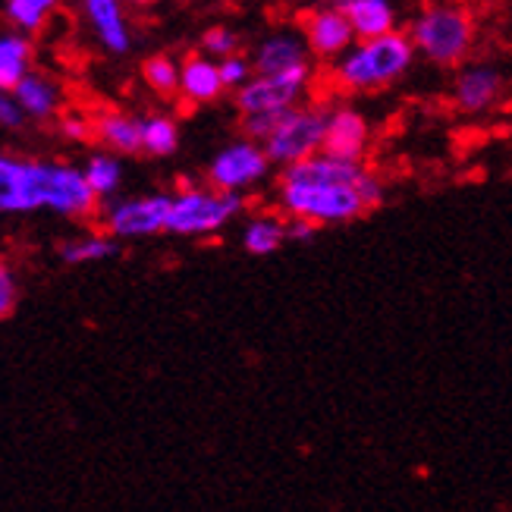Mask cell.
I'll return each instance as SVG.
<instances>
[{
  "label": "cell",
  "mask_w": 512,
  "mask_h": 512,
  "mask_svg": "<svg viewBox=\"0 0 512 512\" xmlns=\"http://www.w3.org/2000/svg\"><path fill=\"white\" fill-rule=\"evenodd\" d=\"M384 202V183L368 173L362 183H302L280 180V208L315 227L346 224Z\"/></svg>",
  "instance_id": "obj_1"
},
{
  "label": "cell",
  "mask_w": 512,
  "mask_h": 512,
  "mask_svg": "<svg viewBox=\"0 0 512 512\" xmlns=\"http://www.w3.org/2000/svg\"><path fill=\"white\" fill-rule=\"evenodd\" d=\"M415 60V44L403 32H390L381 38L355 41L352 48L333 63V79L349 92H377L393 85Z\"/></svg>",
  "instance_id": "obj_2"
},
{
  "label": "cell",
  "mask_w": 512,
  "mask_h": 512,
  "mask_svg": "<svg viewBox=\"0 0 512 512\" xmlns=\"http://www.w3.org/2000/svg\"><path fill=\"white\" fill-rule=\"evenodd\" d=\"M415 54L437 66H456L469 57L475 44V16L456 0H431L412 22Z\"/></svg>",
  "instance_id": "obj_3"
},
{
  "label": "cell",
  "mask_w": 512,
  "mask_h": 512,
  "mask_svg": "<svg viewBox=\"0 0 512 512\" xmlns=\"http://www.w3.org/2000/svg\"><path fill=\"white\" fill-rule=\"evenodd\" d=\"M311 85V70L286 73V76H255L236 92V110L242 120V136L252 142H264L277 123L299 107L302 95Z\"/></svg>",
  "instance_id": "obj_4"
},
{
  "label": "cell",
  "mask_w": 512,
  "mask_h": 512,
  "mask_svg": "<svg viewBox=\"0 0 512 512\" xmlns=\"http://www.w3.org/2000/svg\"><path fill=\"white\" fill-rule=\"evenodd\" d=\"M242 211L239 192H220L208 189H183L170 195V214H167V233L176 236H211L224 230L230 220Z\"/></svg>",
  "instance_id": "obj_5"
},
{
  "label": "cell",
  "mask_w": 512,
  "mask_h": 512,
  "mask_svg": "<svg viewBox=\"0 0 512 512\" xmlns=\"http://www.w3.org/2000/svg\"><path fill=\"white\" fill-rule=\"evenodd\" d=\"M35 205L60 217H88L98 208V195L85 180V170L63 161H35Z\"/></svg>",
  "instance_id": "obj_6"
},
{
  "label": "cell",
  "mask_w": 512,
  "mask_h": 512,
  "mask_svg": "<svg viewBox=\"0 0 512 512\" xmlns=\"http://www.w3.org/2000/svg\"><path fill=\"white\" fill-rule=\"evenodd\" d=\"M324 132H327V110L299 104L289 110L261 145L267 151V158H271V164H280L286 170L324 151Z\"/></svg>",
  "instance_id": "obj_7"
},
{
  "label": "cell",
  "mask_w": 512,
  "mask_h": 512,
  "mask_svg": "<svg viewBox=\"0 0 512 512\" xmlns=\"http://www.w3.org/2000/svg\"><path fill=\"white\" fill-rule=\"evenodd\" d=\"M267 170H271V158H267L264 145L239 139L214 154V161L208 164V183L220 192H246L264 180Z\"/></svg>",
  "instance_id": "obj_8"
},
{
  "label": "cell",
  "mask_w": 512,
  "mask_h": 512,
  "mask_svg": "<svg viewBox=\"0 0 512 512\" xmlns=\"http://www.w3.org/2000/svg\"><path fill=\"white\" fill-rule=\"evenodd\" d=\"M170 195H139L114 202L104 214V227L114 239H145L167 230Z\"/></svg>",
  "instance_id": "obj_9"
},
{
  "label": "cell",
  "mask_w": 512,
  "mask_h": 512,
  "mask_svg": "<svg viewBox=\"0 0 512 512\" xmlns=\"http://www.w3.org/2000/svg\"><path fill=\"white\" fill-rule=\"evenodd\" d=\"M302 38L308 44V51L321 60H340L359 41L352 32L349 16L337 7H321L315 13H308L302 22Z\"/></svg>",
  "instance_id": "obj_10"
},
{
  "label": "cell",
  "mask_w": 512,
  "mask_h": 512,
  "mask_svg": "<svg viewBox=\"0 0 512 512\" xmlns=\"http://www.w3.org/2000/svg\"><path fill=\"white\" fill-rule=\"evenodd\" d=\"M308 44L296 32H271L258 41L252 54L255 76H286V73H302L311 70L308 63Z\"/></svg>",
  "instance_id": "obj_11"
},
{
  "label": "cell",
  "mask_w": 512,
  "mask_h": 512,
  "mask_svg": "<svg viewBox=\"0 0 512 512\" xmlns=\"http://www.w3.org/2000/svg\"><path fill=\"white\" fill-rule=\"evenodd\" d=\"M82 13L98 44L114 57L129 54L132 48V29L123 10V0H82Z\"/></svg>",
  "instance_id": "obj_12"
},
{
  "label": "cell",
  "mask_w": 512,
  "mask_h": 512,
  "mask_svg": "<svg viewBox=\"0 0 512 512\" xmlns=\"http://www.w3.org/2000/svg\"><path fill=\"white\" fill-rule=\"evenodd\" d=\"M371 126L365 114L352 107H337L327 110V132H324V151L337 154L346 161H362V154L368 151Z\"/></svg>",
  "instance_id": "obj_13"
},
{
  "label": "cell",
  "mask_w": 512,
  "mask_h": 512,
  "mask_svg": "<svg viewBox=\"0 0 512 512\" xmlns=\"http://www.w3.org/2000/svg\"><path fill=\"white\" fill-rule=\"evenodd\" d=\"M35 205V161L0 151V214H32Z\"/></svg>",
  "instance_id": "obj_14"
},
{
  "label": "cell",
  "mask_w": 512,
  "mask_h": 512,
  "mask_svg": "<svg viewBox=\"0 0 512 512\" xmlns=\"http://www.w3.org/2000/svg\"><path fill=\"white\" fill-rule=\"evenodd\" d=\"M503 92V79L494 66L478 63V66H465L453 82V101L462 114H484L500 101Z\"/></svg>",
  "instance_id": "obj_15"
},
{
  "label": "cell",
  "mask_w": 512,
  "mask_h": 512,
  "mask_svg": "<svg viewBox=\"0 0 512 512\" xmlns=\"http://www.w3.org/2000/svg\"><path fill=\"white\" fill-rule=\"evenodd\" d=\"M224 79H220V66L217 60L205 54H192L183 60L180 70V95L189 98L192 104H211L224 95Z\"/></svg>",
  "instance_id": "obj_16"
},
{
  "label": "cell",
  "mask_w": 512,
  "mask_h": 512,
  "mask_svg": "<svg viewBox=\"0 0 512 512\" xmlns=\"http://www.w3.org/2000/svg\"><path fill=\"white\" fill-rule=\"evenodd\" d=\"M13 95L22 107V114H26L29 120H51L60 110V101H63L57 79L48 73H38V70H32L26 79H22L13 88Z\"/></svg>",
  "instance_id": "obj_17"
},
{
  "label": "cell",
  "mask_w": 512,
  "mask_h": 512,
  "mask_svg": "<svg viewBox=\"0 0 512 512\" xmlns=\"http://www.w3.org/2000/svg\"><path fill=\"white\" fill-rule=\"evenodd\" d=\"M95 136L110 154H139L142 151V117L110 110L95 120Z\"/></svg>",
  "instance_id": "obj_18"
},
{
  "label": "cell",
  "mask_w": 512,
  "mask_h": 512,
  "mask_svg": "<svg viewBox=\"0 0 512 512\" xmlns=\"http://www.w3.org/2000/svg\"><path fill=\"white\" fill-rule=\"evenodd\" d=\"M352 22V32L359 41L381 38L396 32V7L393 0H355L352 7L343 10Z\"/></svg>",
  "instance_id": "obj_19"
},
{
  "label": "cell",
  "mask_w": 512,
  "mask_h": 512,
  "mask_svg": "<svg viewBox=\"0 0 512 512\" xmlns=\"http://www.w3.org/2000/svg\"><path fill=\"white\" fill-rule=\"evenodd\" d=\"M32 73V41L16 29L0 32V88H13Z\"/></svg>",
  "instance_id": "obj_20"
},
{
  "label": "cell",
  "mask_w": 512,
  "mask_h": 512,
  "mask_svg": "<svg viewBox=\"0 0 512 512\" xmlns=\"http://www.w3.org/2000/svg\"><path fill=\"white\" fill-rule=\"evenodd\" d=\"M286 242V220L280 217H271V214H264V217H252L246 230H242V249H246L249 255H274L280 246Z\"/></svg>",
  "instance_id": "obj_21"
},
{
  "label": "cell",
  "mask_w": 512,
  "mask_h": 512,
  "mask_svg": "<svg viewBox=\"0 0 512 512\" xmlns=\"http://www.w3.org/2000/svg\"><path fill=\"white\" fill-rule=\"evenodd\" d=\"M117 255V239L110 233H85L76 239H66L60 246L63 264H95Z\"/></svg>",
  "instance_id": "obj_22"
},
{
  "label": "cell",
  "mask_w": 512,
  "mask_h": 512,
  "mask_svg": "<svg viewBox=\"0 0 512 512\" xmlns=\"http://www.w3.org/2000/svg\"><path fill=\"white\" fill-rule=\"evenodd\" d=\"M82 170H85L88 186H92V192L98 195V202H101V198L117 195V189L123 183V164H120L117 154L98 151V154H92V158L85 161Z\"/></svg>",
  "instance_id": "obj_23"
},
{
  "label": "cell",
  "mask_w": 512,
  "mask_h": 512,
  "mask_svg": "<svg viewBox=\"0 0 512 512\" xmlns=\"http://www.w3.org/2000/svg\"><path fill=\"white\" fill-rule=\"evenodd\" d=\"M180 148V126L173 117L151 114L142 117V151L154 154V158H170Z\"/></svg>",
  "instance_id": "obj_24"
},
{
  "label": "cell",
  "mask_w": 512,
  "mask_h": 512,
  "mask_svg": "<svg viewBox=\"0 0 512 512\" xmlns=\"http://www.w3.org/2000/svg\"><path fill=\"white\" fill-rule=\"evenodd\" d=\"M60 0H7L4 13L10 19V26L22 35H32L41 32L48 26V19L54 16Z\"/></svg>",
  "instance_id": "obj_25"
},
{
  "label": "cell",
  "mask_w": 512,
  "mask_h": 512,
  "mask_svg": "<svg viewBox=\"0 0 512 512\" xmlns=\"http://www.w3.org/2000/svg\"><path fill=\"white\" fill-rule=\"evenodd\" d=\"M180 70H183V63H176L167 54H154L142 63V79L154 95L173 98V95H180Z\"/></svg>",
  "instance_id": "obj_26"
},
{
  "label": "cell",
  "mask_w": 512,
  "mask_h": 512,
  "mask_svg": "<svg viewBox=\"0 0 512 512\" xmlns=\"http://www.w3.org/2000/svg\"><path fill=\"white\" fill-rule=\"evenodd\" d=\"M202 54L211 60H224L239 54V35L227 26H214L202 35Z\"/></svg>",
  "instance_id": "obj_27"
},
{
  "label": "cell",
  "mask_w": 512,
  "mask_h": 512,
  "mask_svg": "<svg viewBox=\"0 0 512 512\" xmlns=\"http://www.w3.org/2000/svg\"><path fill=\"white\" fill-rule=\"evenodd\" d=\"M217 66H220V79H224V88H230V92H239L242 85L255 79V66H252V60H249V57H242V54H233V57L217 60Z\"/></svg>",
  "instance_id": "obj_28"
},
{
  "label": "cell",
  "mask_w": 512,
  "mask_h": 512,
  "mask_svg": "<svg viewBox=\"0 0 512 512\" xmlns=\"http://www.w3.org/2000/svg\"><path fill=\"white\" fill-rule=\"evenodd\" d=\"M16 308V277L10 271V264L0 258V318H7Z\"/></svg>",
  "instance_id": "obj_29"
},
{
  "label": "cell",
  "mask_w": 512,
  "mask_h": 512,
  "mask_svg": "<svg viewBox=\"0 0 512 512\" xmlns=\"http://www.w3.org/2000/svg\"><path fill=\"white\" fill-rule=\"evenodd\" d=\"M22 120H26V114H22L16 95L7 92V88H0V126H4V129H19Z\"/></svg>",
  "instance_id": "obj_30"
},
{
  "label": "cell",
  "mask_w": 512,
  "mask_h": 512,
  "mask_svg": "<svg viewBox=\"0 0 512 512\" xmlns=\"http://www.w3.org/2000/svg\"><path fill=\"white\" fill-rule=\"evenodd\" d=\"M95 132V123H88L85 117H79V114H70V117H63V136L66 139H76V142H82V139H88Z\"/></svg>",
  "instance_id": "obj_31"
},
{
  "label": "cell",
  "mask_w": 512,
  "mask_h": 512,
  "mask_svg": "<svg viewBox=\"0 0 512 512\" xmlns=\"http://www.w3.org/2000/svg\"><path fill=\"white\" fill-rule=\"evenodd\" d=\"M321 227H315L311 220H302V217H289L286 220V239H293V242H308V239H315Z\"/></svg>",
  "instance_id": "obj_32"
},
{
  "label": "cell",
  "mask_w": 512,
  "mask_h": 512,
  "mask_svg": "<svg viewBox=\"0 0 512 512\" xmlns=\"http://www.w3.org/2000/svg\"><path fill=\"white\" fill-rule=\"evenodd\" d=\"M352 4H355V0H330V7H337V10H346Z\"/></svg>",
  "instance_id": "obj_33"
},
{
  "label": "cell",
  "mask_w": 512,
  "mask_h": 512,
  "mask_svg": "<svg viewBox=\"0 0 512 512\" xmlns=\"http://www.w3.org/2000/svg\"><path fill=\"white\" fill-rule=\"evenodd\" d=\"M129 4H136V7H154V4H161V0H129Z\"/></svg>",
  "instance_id": "obj_34"
}]
</instances>
